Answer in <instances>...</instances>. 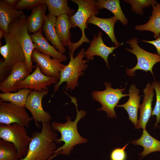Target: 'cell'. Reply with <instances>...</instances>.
Masks as SVG:
<instances>
[{"mask_svg":"<svg viewBox=\"0 0 160 160\" xmlns=\"http://www.w3.org/2000/svg\"><path fill=\"white\" fill-rule=\"evenodd\" d=\"M124 1L131 5L132 11L140 15L143 14V9L144 7H148L157 3L156 1L153 0H126Z\"/></svg>","mask_w":160,"mask_h":160,"instance_id":"30","label":"cell"},{"mask_svg":"<svg viewBox=\"0 0 160 160\" xmlns=\"http://www.w3.org/2000/svg\"><path fill=\"white\" fill-rule=\"evenodd\" d=\"M3 37L6 43L0 48V54L4 59V60L0 63L1 79H5L8 73H11L14 65L25 61L22 47L15 36L9 33H5Z\"/></svg>","mask_w":160,"mask_h":160,"instance_id":"5","label":"cell"},{"mask_svg":"<svg viewBox=\"0 0 160 160\" xmlns=\"http://www.w3.org/2000/svg\"><path fill=\"white\" fill-rule=\"evenodd\" d=\"M72 28L69 16L66 14L57 17L55 29L58 38L63 46H68L71 41L70 29Z\"/></svg>","mask_w":160,"mask_h":160,"instance_id":"21","label":"cell"},{"mask_svg":"<svg viewBox=\"0 0 160 160\" xmlns=\"http://www.w3.org/2000/svg\"><path fill=\"white\" fill-rule=\"evenodd\" d=\"M15 145L9 142L0 139V160H19Z\"/></svg>","mask_w":160,"mask_h":160,"instance_id":"29","label":"cell"},{"mask_svg":"<svg viewBox=\"0 0 160 160\" xmlns=\"http://www.w3.org/2000/svg\"><path fill=\"white\" fill-rule=\"evenodd\" d=\"M85 49H81L79 52L74 57L70 56V61L60 72V79L55 84L54 88V93L57 90L61 84L66 82L65 90L72 91L78 85V79L80 76L84 74V71L88 67L87 60L83 59Z\"/></svg>","mask_w":160,"mask_h":160,"instance_id":"4","label":"cell"},{"mask_svg":"<svg viewBox=\"0 0 160 160\" xmlns=\"http://www.w3.org/2000/svg\"><path fill=\"white\" fill-rule=\"evenodd\" d=\"M30 74L25 62L18 63L12 68L10 73L0 82V90L3 93L15 92L17 90L15 86L18 82L24 79Z\"/></svg>","mask_w":160,"mask_h":160,"instance_id":"15","label":"cell"},{"mask_svg":"<svg viewBox=\"0 0 160 160\" xmlns=\"http://www.w3.org/2000/svg\"><path fill=\"white\" fill-rule=\"evenodd\" d=\"M152 85L155 91L156 100L155 107L152 111V115L156 117V121L154 126L156 127L160 123V81H153Z\"/></svg>","mask_w":160,"mask_h":160,"instance_id":"31","label":"cell"},{"mask_svg":"<svg viewBox=\"0 0 160 160\" xmlns=\"http://www.w3.org/2000/svg\"><path fill=\"white\" fill-rule=\"evenodd\" d=\"M56 18L54 16L47 15L42 30L46 38L59 52L63 54L65 52V48L61 42L55 29Z\"/></svg>","mask_w":160,"mask_h":160,"instance_id":"22","label":"cell"},{"mask_svg":"<svg viewBox=\"0 0 160 160\" xmlns=\"http://www.w3.org/2000/svg\"><path fill=\"white\" fill-rule=\"evenodd\" d=\"M4 1L10 7L14 8L18 1V0H4Z\"/></svg>","mask_w":160,"mask_h":160,"instance_id":"35","label":"cell"},{"mask_svg":"<svg viewBox=\"0 0 160 160\" xmlns=\"http://www.w3.org/2000/svg\"><path fill=\"white\" fill-rule=\"evenodd\" d=\"M127 42L132 48H126V50L135 55L137 59V64L134 67L127 69V75L133 76L135 71L140 70L146 72L149 71L153 76V68L155 64L160 62V56L147 51L141 48L138 44V39L135 38L129 39Z\"/></svg>","mask_w":160,"mask_h":160,"instance_id":"9","label":"cell"},{"mask_svg":"<svg viewBox=\"0 0 160 160\" xmlns=\"http://www.w3.org/2000/svg\"><path fill=\"white\" fill-rule=\"evenodd\" d=\"M31 59L39 66L42 73L46 76L60 79V72L65 65L62 61L54 58L42 53L35 49L32 52Z\"/></svg>","mask_w":160,"mask_h":160,"instance_id":"13","label":"cell"},{"mask_svg":"<svg viewBox=\"0 0 160 160\" xmlns=\"http://www.w3.org/2000/svg\"><path fill=\"white\" fill-rule=\"evenodd\" d=\"M58 80L56 78L44 75L41 72L39 66L36 65L35 69L32 73L23 80L17 82L15 87L17 90L25 88L41 91L48 90L47 87L52 84H55L58 82Z\"/></svg>","mask_w":160,"mask_h":160,"instance_id":"12","label":"cell"},{"mask_svg":"<svg viewBox=\"0 0 160 160\" xmlns=\"http://www.w3.org/2000/svg\"><path fill=\"white\" fill-rule=\"evenodd\" d=\"M35 49L44 54L52 57L53 58L65 61L67 58L65 55L57 51L50 44L43 36L42 30L30 35Z\"/></svg>","mask_w":160,"mask_h":160,"instance_id":"18","label":"cell"},{"mask_svg":"<svg viewBox=\"0 0 160 160\" xmlns=\"http://www.w3.org/2000/svg\"><path fill=\"white\" fill-rule=\"evenodd\" d=\"M47 9L46 6L42 4L32 9L31 14L26 20L29 33H34L42 30L47 16L45 15Z\"/></svg>","mask_w":160,"mask_h":160,"instance_id":"19","label":"cell"},{"mask_svg":"<svg viewBox=\"0 0 160 160\" xmlns=\"http://www.w3.org/2000/svg\"><path fill=\"white\" fill-rule=\"evenodd\" d=\"M153 7L152 15L148 22L143 25H136L135 28L141 31H148L154 33L153 37L157 39L160 33V4L158 3L151 5Z\"/></svg>","mask_w":160,"mask_h":160,"instance_id":"24","label":"cell"},{"mask_svg":"<svg viewBox=\"0 0 160 160\" xmlns=\"http://www.w3.org/2000/svg\"><path fill=\"white\" fill-rule=\"evenodd\" d=\"M42 4H44V0H20L14 8L17 10H32Z\"/></svg>","mask_w":160,"mask_h":160,"instance_id":"32","label":"cell"},{"mask_svg":"<svg viewBox=\"0 0 160 160\" xmlns=\"http://www.w3.org/2000/svg\"><path fill=\"white\" fill-rule=\"evenodd\" d=\"M31 91L30 89L23 88L15 92H1L0 93V98L3 101L10 102L19 107L24 108Z\"/></svg>","mask_w":160,"mask_h":160,"instance_id":"27","label":"cell"},{"mask_svg":"<svg viewBox=\"0 0 160 160\" xmlns=\"http://www.w3.org/2000/svg\"><path fill=\"white\" fill-rule=\"evenodd\" d=\"M25 128L17 123L9 125L0 123V139L15 145L20 159L26 155L31 140Z\"/></svg>","mask_w":160,"mask_h":160,"instance_id":"6","label":"cell"},{"mask_svg":"<svg viewBox=\"0 0 160 160\" xmlns=\"http://www.w3.org/2000/svg\"><path fill=\"white\" fill-rule=\"evenodd\" d=\"M129 91V98L127 102L123 104L117 105L116 107H123L126 111L129 119L136 128L138 122V111L140 105V100L141 95H139L140 90L134 84L131 85Z\"/></svg>","mask_w":160,"mask_h":160,"instance_id":"17","label":"cell"},{"mask_svg":"<svg viewBox=\"0 0 160 160\" xmlns=\"http://www.w3.org/2000/svg\"><path fill=\"white\" fill-rule=\"evenodd\" d=\"M71 1L78 6L76 12L69 18L72 28L78 27L81 30L82 35L77 42H71L68 46L69 52V56H73L74 51L83 43H89L90 41L86 37L85 29L88 28L87 21L92 16H95L99 13L97 1L93 0H72Z\"/></svg>","mask_w":160,"mask_h":160,"instance_id":"3","label":"cell"},{"mask_svg":"<svg viewBox=\"0 0 160 160\" xmlns=\"http://www.w3.org/2000/svg\"><path fill=\"white\" fill-rule=\"evenodd\" d=\"M26 18L25 15L23 14L15 22L10 24L8 33L15 36L21 47L25 57V62L30 73L33 68L31 56L35 47L29 34L26 24Z\"/></svg>","mask_w":160,"mask_h":160,"instance_id":"7","label":"cell"},{"mask_svg":"<svg viewBox=\"0 0 160 160\" xmlns=\"http://www.w3.org/2000/svg\"><path fill=\"white\" fill-rule=\"evenodd\" d=\"M132 143L135 145H140L143 148V151L139 154L141 159L148 154L155 152L160 151V141L151 136L143 129L141 136L138 139L133 140Z\"/></svg>","mask_w":160,"mask_h":160,"instance_id":"25","label":"cell"},{"mask_svg":"<svg viewBox=\"0 0 160 160\" xmlns=\"http://www.w3.org/2000/svg\"><path fill=\"white\" fill-rule=\"evenodd\" d=\"M67 0H44V4L47 7L49 15L58 17L66 14L70 16L75 13L74 10L68 5Z\"/></svg>","mask_w":160,"mask_h":160,"instance_id":"26","label":"cell"},{"mask_svg":"<svg viewBox=\"0 0 160 160\" xmlns=\"http://www.w3.org/2000/svg\"><path fill=\"white\" fill-rule=\"evenodd\" d=\"M99 9L105 8L114 15L117 20H119L124 25L127 23L128 20L121 9L119 0H99L97 1Z\"/></svg>","mask_w":160,"mask_h":160,"instance_id":"28","label":"cell"},{"mask_svg":"<svg viewBox=\"0 0 160 160\" xmlns=\"http://www.w3.org/2000/svg\"><path fill=\"white\" fill-rule=\"evenodd\" d=\"M23 12L9 7L4 0L0 1V28L6 33H8L10 24L19 19Z\"/></svg>","mask_w":160,"mask_h":160,"instance_id":"20","label":"cell"},{"mask_svg":"<svg viewBox=\"0 0 160 160\" xmlns=\"http://www.w3.org/2000/svg\"><path fill=\"white\" fill-rule=\"evenodd\" d=\"M33 120L25 108L0 99V123L6 125L17 123L28 128L30 122Z\"/></svg>","mask_w":160,"mask_h":160,"instance_id":"10","label":"cell"},{"mask_svg":"<svg viewBox=\"0 0 160 160\" xmlns=\"http://www.w3.org/2000/svg\"><path fill=\"white\" fill-rule=\"evenodd\" d=\"M117 20L113 16L107 18H101L92 16L90 17L87 21V24L91 23L97 26L108 35L115 46L119 47L122 44L116 40L114 33V28Z\"/></svg>","mask_w":160,"mask_h":160,"instance_id":"23","label":"cell"},{"mask_svg":"<svg viewBox=\"0 0 160 160\" xmlns=\"http://www.w3.org/2000/svg\"><path fill=\"white\" fill-rule=\"evenodd\" d=\"M128 145V143L122 148H116L113 149L110 154L111 160H126L127 154L125 150Z\"/></svg>","mask_w":160,"mask_h":160,"instance_id":"33","label":"cell"},{"mask_svg":"<svg viewBox=\"0 0 160 160\" xmlns=\"http://www.w3.org/2000/svg\"><path fill=\"white\" fill-rule=\"evenodd\" d=\"M104 84L105 87V89L102 91H93L91 93L92 97L102 105L101 107L98 109V111H105L108 117L116 118L115 107L122 98L129 95L123 94L126 87L121 89L113 88L111 82L107 81L104 82Z\"/></svg>","mask_w":160,"mask_h":160,"instance_id":"8","label":"cell"},{"mask_svg":"<svg viewBox=\"0 0 160 160\" xmlns=\"http://www.w3.org/2000/svg\"><path fill=\"white\" fill-rule=\"evenodd\" d=\"M40 132L35 131L26 155L19 160H49L57 149L55 140L57 134L52 129L50 123L43 122Z\"/></svg>","mask_w":160,"mask_h":160,"instance_id":"2","label":"cell"},{"mask_svg":"<svg viewBox=\"0 0 160 160\" xmlns=\"http://www.w3.org/2000/svg\"><path fill=\"white\" fill-rule=\"evenodd\" d=\"M154 89L152 84L148 83L143 89L144 94L143 101L140 105L139 119L136 129H145L146 124L152 115V102L154 96Z\"/></svg>","mask_w":160,"mask_h":160,"instance_id":"16","label":"cell"},{"mask_svg":"<svg viewBox=\"0 0 160 160\" xmlns=\"http://www.w3.org/2000/svg\"><path fill=\"white\" fill-rule=\"evenodd\" d=\"M102 34V32L99 31L97 35L96 34L94 35L92 40L90 42V45L87 50L84 51V55L87 61L93 60L95 56L100 57L105 61L108 68V56L118 47H109L106 45L103 41Z\"/></svg>","mask_w":160,"mask_h":160,"instance_id":"14","label":"cell"},{"mask_svg":"<svg viewBox=\"0 0 160 160\" xmlns=\"http://www.w3.org/2000/svg\"><path fill=\"white\" fill-rule=\"evenodd\" d=\"M142 41L148 43L153 45L155 47L158 55L160 56V36L155 40L152 41L142 40Z\"/></svg>","mask_w":160,"mask_h":160,"instance_id":"34","label":"cell"},{"mask_svg":"<svg viewBox=\"0 0 160 160\" xmlns=\"http://www.w3.org/2000/svg\"><path fill=\"white\" fill-rule=\"evenodd\" d=\"M48 91H31L25 104V108L31 114L36 126L38 128H40L39 122L50 123L52 119L49 113L44 110L42 103L43 97L48 94Z\"/></svg>","mask_w":160,"mask_h":160,"instance_id":"11","label":"cell"},{"mask_svg":"<svg viewBox=\"0 0 160 160\" xmlns=\"http://www.w3.org/2000/svg\"><path fill=\"white\" fill-rule=\"evenodd\" d=\"M5 33V32L3 30L0 29V39H1L2 37H3Z\"/></svg>","mask_w":160,"mask_h":160,"instance_id":"36","label":"cell"},{"mask_svg":"<svg viewBox=\"0 0 160 160\" xmlns=\"http://www.w3.org/2000/svg\"><path fill=\"white\" fill-rule=\"evenodd\" d=\"M65 93L71 99V102L75 105L76 110V116L73 121L68 116L66 117V121L65 123L53 122L51 125L54 131H58L61 134V137L55 140V142L60 143L62 142L64 144L57 148L54 152V155L60 153L62 155H69L74 147L76 145L87 143V140L81 136L79 134L77 127L79 121L84 118L86 114L85 111L82 110L79 111L78 109L77 100L76 98L69 95L65 91Z\"/></svg>","mask_w":160,"mask_h":160,"instance_id":"1","label":"cell"}]
</instances>
